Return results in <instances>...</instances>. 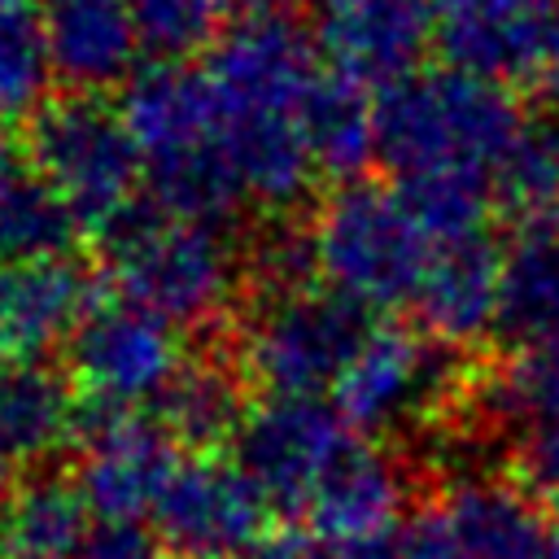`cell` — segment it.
Here are the masks:
<instances>
[{"instance_id":"obj_8","label":"cell","mask_w":559,"mask_h":559,"mask_svg":"<svg viewBox=\"0 0 559 559\" xmlns=\"http://www.w3.org/2000/svg\"><path fill=\"white\" fill-rule=\"evenodd\" d=\"M179 367V328L127 297L92 306L70 336V380L92 411L131 415V406L157 402Z\"/></svg>"},{"instance_id":"obj_37","label":"cell","mask_w":559,"mask_h":559,"mask_svg":"<svg viewBox=\"0 0 559 559\" xmlns=\"http://www.w3.org/2000/svg\"><path fill=\"white\" fill-rule=\"evenodd\" d=\"M0 371H4V354H0Z\"/></svg>"},{"instance_id":"obj_28","label":"cell","mask_w":559,"mask_h":559,"mask_svg":"<svg viewBox=\"0 0 559 559\" xmlns=\"http://www.w3.org/2000/svg\"><path fill=\"white\" fill-rule=\"evenodd\" d=\"M240 0H131L140 48L153 57H183L201 44H214L236 17Z\"/></svg>"},{"instance_id":"obj_30","label":"cell","mask_w":559,"mask_h":559,"mask_svg":"<svg viewBox=\"0 0 559 559\" xmlns=\"http://www.w3.org/2000/svg\"><path fill=\"white\" fill-rule=\"evenodd\" d=\"M397 537H402L406 559H459L454 537H450V528H445L437 502H432V507H419V511L397 528Z\"/></svg>"},{"instance_id":"obj_6","label":"cell","mask_w":559,"mask_h":559,"mask_svg":"<svg viewBox=\"0 0 559 559\" xmlns=\"http://www.w3.org/2000/svg\"><path fill=\"white\" fill-rule=\"evenodd\" d=\"M31 166L66 201L79 231L114 236L135 214V192L144 183L140 153L122 114L92 96L39 109L31 122Z\"/></svg>"},{"instance_id":"obj_2","label":"cell","mask_w":559,"mask_h":559,"mask_svg":"<svg viewBox=\"0 0 559 559\" xmlns=\"http://www.w3.org/2000/svg\"><path fill=\"white\" fill-rule=\"evenodd\" d=\"M528 118L515 92L454 66L419 70L376 100V157L393 183L419 179H485L524 135Z\"/></svg>"},{"instance_id":"obj_10","label":"cell","mask_w":559,"mask_h":559,"mask_svg":"<svg viewBox=\"0 0 559 559\" xmlns=\"http://www.w3.org/2000/svg\"><path fill=\"white\" fill-rule=\"evenodd\" d=\"M358 437L345 428L336 406L319 397H266L236 432V467L266 493L271 507L301 511L328 467Z\"/></svg>"},{"instance_id":"obj_12","label":"cell","mask_w":559,"mask_h":559,"mask_svg":"<svg viewBox=\"0 0 559 559\" xmlns=\"http://www.w3.org/2000/svg\"><path fill=\"white\" fill-rule=\"evenodd\" d=\"M266 511V493L236 463L201 454L175 467L153 520L179 559H236L262 542Z\"/></svg>"},{"instance_id":"obj_3","label":"cell","mask_w":559,"mask_h":559,"mask_svg":"<svg viewBox=\"0 0 559 559\" xmlns=\"http://www.w3.org/2000/svg\"><path fill=\"white\" fill-rule=\"evenodd\" d=\"M122 122L162 210L218 223L245 201L218 140L201 66L162 61L140 70L127 83Z\"/></svg>"},{"instance_id":"obj_17","label":"cell","mask_w":559,"mask_h":559,"mask_svg":"<svg viewBox=\"0 0 559 559\" xmlns=\"http://www.w3.org/2000/svg\"><path fill=\"white\" fill-rule=\"evenodd\" d=\"M459 559H546V520L528 489L463 472L437 502Z\"/></svg>"},{"instance_id":"obj_16","label":"cell","mask_w":559,"mask_h":559,"mask_svg":"<svg viewBox=\"0 0 559 559\" xmlns=\"http://www.w3.org/2000/svg\"><path fill=\"white\" fill-rule=\"evenodd\" d=\"M92 310L87 275L70 258L0 262V354L35 362L52 345L70 341Z\"/></svg>"},{"instance_id":"obj_19","label":"cell","mask_w":559,"mask_h":559,"mask_svg":"<svg viewBox=\"0 0 559 559\" xmlns=\"http://www.w3.org/2000/svg\"><path fill=\"white\" fill-rule=\"evenodd\" d=\"M402 498H406V480L397 463L371 450L367 441H354L314 485L301 515L319 537L349 546V542L389 533V524L402 511Z\"/></svg>"},{"instance_id":"obj_25","label":"cell","mask_w":559,"mask_h":559,"mask_svg":"<svg viewBox=\"0 0 559 559\" xmlns=\"http://www.w3.org/2000/svg\"><path fill=\"white\" fill-rule=\"evenodd\" d=\"M79 236L74 214L52 192V183L35 166H4L0 170V262H48L70 258Z\"/></svg>"},{"instance_id":"obj_20","label":"cell","mask_w":559,"mask_h":559,"mask_svg":"<svg viewBox=\"0 0 559 559\" xmlns=\"http://www.w3.org/2000/svg\"><path fill=\"white\" fill-rule=\"evenodd\" d=\"M498 332L511 354L559 349V227L515 231V245L502 249Z\"/></svg>"},{"instance_id":"obj_11","label":"cell","mask_w":559,"mask_h":559,"mask_svg":"<svg viewBox=\"0 0 559 559\" xmlns=\"http://www.w3.org/2000/svg\"><path fill=\"white\" fill-rule=\"evenodd\" d=\"M332 74L371 87H393L419 74L432 35V0H297Z\"/></svg>"},{"instance_id":"obj_33","label":"cell","mask_w":559,"mask_h":559,"mask_svg":"<svg viewBox=\"0 0 559 559\" xmlns=\"http://www.w3.org/2000/svg\"><path fill=\"white\" fill-rule=\"evenodd\" d=\"M542 79L550 87H559V0H555V22H550V44H546V66H542Z\"/></svg>"},{"instance_id":"obj_1","label":"cell","mask_w":559,"mask_h":559,"mask_svg":"<svg viewBox=\"0 0 559 559\" xmlns=\"http://www.w3.org/2000/svg\"><path fill=\"white\" fill-rule=\"evenodd\" d=\"M201 74L240 197L271 210L293 205L314 175L306 114L323 79L319 44L297 4L240 0L210 44Z\"/></svg>"},{"instance_id":"obj_24","label":"cell","mask_w":559,"mask_h":559,"mask_svg":"<svg viewBox=\"0 0 559 559\" xmlns=\"http://www.w3.org/2000/svg\"><path fill=\"white\" fill-rule=\"evenodd\" d=\"M306 144L319 175H332L341 183H358V175L376 157V100L362 83H349L332 70H323L310 114H306Z\"/></svg>"},{"instance_id":"obj_5","label":"cell","mask_w":559,"mask_h":559,"mask_svg":"<svg viewBox=\"0 0 559 559\" xmlns=\"http://www.w3.org/2000/svg\"><path fill=\"white\" fill-rule=\"evenodd\" d=\"M109 275L118 297L162 314L175 328H205L227 314L240 262L218 223L170 210H135L109 236Z\"/></svg>"},{"instance_id":"obj_4","label":"cell","mask_w":559,"mask_h":559,"mask_svg":"<svg viewBox=\"0 0 559 559\" xmlns=\"http://www.w3.org/2000/svg\"><path fill=\"white\" fill-rule=\"evenodd\" d=\"M306 245L323 288L358 310L411 306L437 253V240L419 227L397 188L367 179L341 183L323 201Z\"/></svg>"},{"instance_id":"obj_9","label":"cell","mask_w":559,"mask_h":559,"mask_svg":"<svg viewBox=\"0 0 559 559\" xmlns=\"http://www.w3.org/2000/svg\"><path fill=\"white\" fill-rule=\"evenodd\" d=\"M450 389L454 371L445 345L402 323H371L332 397L354 437H380L424 419Z\"/></svg>"},{"instance_id":"obj_13","label":"cell","mask_w":559,"mask_h":559,"mask_svg":"<svg viewBox=\"0 0 559 559\" xmlns=\"http://www.w3.org/2000/svg\"><path fill=\"white\" fill-rule=\"evenodd\" d=\"M179 463L183 459L175 454V441L162 432V424L92 411V419L79 424L74 489L83 507L100 515V524H135L157 507Z\"/></svg>"},{"instance_id":"obj_27","label":"cell","mask_w":559,"mask_h":559,"mask_svg":"<svg viewBox=\"0 0 559 559\" xmlns=\"http://www.w3.org/2000/svg\"><path fill=\"white\" fill-rule=\"evenodd\" d=\"M52 79V52L39 0H0V109L31 114Z\"/></svg>"},{"instance_id":"obj_21","label":"cell","mask_w":559,"mask_h":559,"mask_svg":"<svg viewBox=\"0 0 559 559\" xmlns=\"http://www.w3.org/2000/svg\"><path fill=\"white\" fill-rule=\"evenodd\" d=\"M87 507L66 476H31L0 502V559H79Z\"/></svg>"},{"instance_id":"obj_31","label":"cell","mask_w":559,"mask_h":559,"mask_svg":"<svg viewBox=\"0 0 559 559\" xmlns=\"http://www.w3.org/2000/svg\"><path fill=\"white\" fill-rule=\"evenodd\" d=\"M236 559H336V555L314 550V546H306L301 537H262L258 546H249V550L236 555Z\"/></svg>"},{"instance_id":"obj_36","label":"cell","mask_w":559,"mask_h":559,"mask_svg":"<svg viewBox=\"0 0 559 559\" xmlns=\"http://www.w3.org/2000/svg\"><path fill=\"white\" fill-rule=\"evenodd\" d=\"M9 166V114L0 109V170Z\"/></svg>"},{"instance_id":"obj_32","label":"cell","mask_w":559,"mask_h":559,"mask_svg":"<svg viewBox=\"0 0 559 559\" xmlns=\"http://www.w3.org/2000/svg\"><path fill=\"white\" fill-rule=\"evenodd\" d=\"M336 559H406V550H402V537L397 533H376V537L336 546Z\"/></svg>"},{"instance_id":"obj_35","label":"cell","mask_w":559,"mask_h":559,"mask_svg":"<svg viewBox=\"0 0 559 559\" xmlns=\"http://www.w3.org/2000/svg\"><path fill=\"white\" fill-rule=\"evenodd\" d=\"M546 559H559V498H555V515L546 524Z\"/></svg>"},{"instance_id":"obj_14","label":"cell","mask_w":559,"mask_h":559,"mask_svg":"<svg viewBox=\"0 0 559 559\" xmlns=\"http://www.w3.org/2000/svg\"><path fill=\"white\" fill-rule=\"evenodd\" d=\"M555 0H432V35L445 66L480 79L542 74Z\"/></svg>"},{"instance_id":"obj_7","label":"cell","mask_w":559,"mask_h":559,"mask_svg":"<svg viewBox=\"0 0 559 559\" xmlns=\"http://www.w3.org/2000/svg\"><path fill=\"white\" fill-rule=\"evenodd\" d=\"M367 328V310L328 288H271L240 336L245 376L271 397H319L336 389Z\"/></svg>"},{"instance_id":"obj_26","label":"cell","mask_w":559,"mask_h":559,"mask_svg":"<svg viewBox=\"0 0 559 559\" xmlns=\"http://www.w3.org/2000/svg\"><path fill=\"white\" fill-rule=\"evenodd\" d=\"M493 201L515 218V231L559 227V131L528 122L493 175Z\"/></svg>"},{"instance_id":"obj_22","label":"cell","mask_w":559,"mask_h":559,"mask_svg":"<svg viewBox=\"0 0 559 559\" xmlns=\"http://www.w3.org/2000/svg\"><path fill=\"white\" fill-rule=\"evenodd\" d=\"M74 384L44 362H13L0 371V441L13 459H44L79 437Z\"/></svg>"},{"instance_id":"obj_23","label":"cell","mask_w":559,"mask_h":559,"mask_svg":"<svg viewBox=\"0 0 559 559\" xmlns=\"http://www.w3.org/2000/svg\"><path fill=\"white\" fill-rule=\"evenodd\" d=\"M157 415H162V432L175 445L210 454L214 445L236 441L249 411H245L240 376L223 362L197 358L183 362L179 376L166 384V393L157 397Z\"/></svg>"},{"instance_id":"obj_15","label":"cell","mask_w":559,"mask_h":559,"mask_svg":"<svg viewBox=\"0 0 559 559\" xmlns=\"http://www.w3.org/2000/svg\"><path fill=\"white\" fill-rule=\"evenodd\" d=\"M437 345H476L498 332L502 310V249L485 236L437 245L428 275L411 301Z\"/></svg>"},{"instance_id":"obj_29","label":"cell","mask_w":559,"mask_h":559,"mask_svg":"<svg viewBox=\"0 0 559 559\" xmlns=\"http://www.w3.org/2000/svg\"><path fill=\"white\" fill-rule=\"evenodd\" d=\"M79 559H162V542L140 524H100L87 533Z\"/></svg>"},{"instance_id":"obj_18","label":"cell","mask_w":559,"mask_h":559,"mask_svg":"<svg viewBox=\"0 0 559 559\" xmlns=\"http://www.w3.org/2000/svg\"><path fill=\"white\" fill-rule=\"evenodd\" d=\"M52 74L79 92L109 87L131 74L140 31L131 0H39Z\"/></svg>"},{"instance_id":"obj_34","label":"cell","mask_w":559,"mask_h":559,"mask_svg":"<svg viewBox=\"0 0 559 559\" xmlns=\"http://www.w3.org/2000/svg\"><path fill=\"white\" fill-rule=\"evenodd\" d=\"M9 485H13V454H9V445L0 441V502H4L9 493H13Z\"/></svg>"}]
</instances>
